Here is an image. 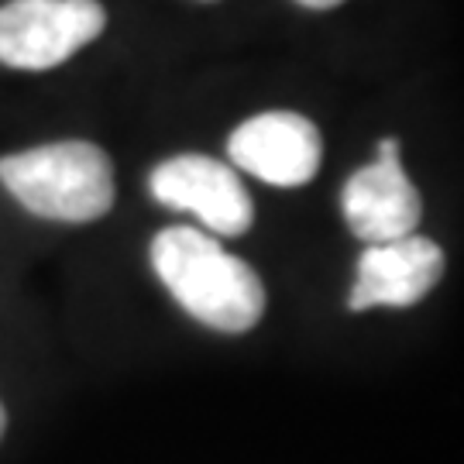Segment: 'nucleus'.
<instances>
[{"instance_id": "1", "label": "nucleus", "mask_w": 464, "mask_h": 464, "mask_svg": "<svg viewBox=\"0 0 464 464\" xmlns=\"http://www.w3.org/2000/svg\"><path fill=\"white\" fill-rule=\"evenodd\" d=\"M151 266L186 314L214 331L245 334L266 314L258 272L197 227H166L151 241Z\"/></svg>"}, {"instance_id": "2", "label": "nucleus", "mask_w": 464, "mask_h": 464, "mask_svg": "<svg viewBox=\"0 0 464 464\" xmlns=\"http://www.w3.org/2000/svg\"><path fill=\"white\" fill-rule=\"evenodd\" d=\"M0 183L24 210L63 224L97 220L114 203L111 159L90 141H55L7 155L0 159Z\"/></svg>"}, {"instance_id": "3", "label": "nucleus", "mask_w": 464, "mask_h": 464, "mask_svg": "<svg viewBox=\"0 0 464 464\" xmlns=\"http://www.w3.org/2000/svg\"><path fill=\"white\" fill-rule=\"evenodd\" d=\"M103 24L100 0H11L0 7V63L52 69L90 45Z\"/></svg>"}, {"instance_id": "4", "label": "nucleus", "mask_w": 464, "mask_h": 464, "mask_svg": "<svg viewBox=\"0 0 464 464\" xmlns=\"http://www.w3.org/2000/svg\"><path fill=\"white\" fill-rule=\"evenodd\" d=\"M341 207L351 234L368 245H385L413 234L423 217V199L399 162L396 138H382L379 159L351 176Z\"/></svg>"}, {"instance_id": "5", "label": "nucleus", "mask_w": 464, "mask_h": 464, "mask_svg": "<svg viewBox=\"0 0 464 464\" xmlns=\"http://www.w3.org/2000/svg\"><path fill=\"white\" fill-rule=\"evenodd\" d=\"M151 193L166 207L193 210L217 234H245L251 227V197L231 166L207 155H176L151 172Z\"/></svg>"}, {"instance_id": "6", "label": "nucleus", "mask_w": 464, "mask_h": 464, "mask_svg": "<svg viewBox=\"0 0 464 464\" xmlns=\"http://www.w3.org/2000/svg\"><path fill=\"white\" fill-rule=\"evenodd\" d=\"M231 162L272 186H303L320 169V131L303 114L268 111L245 121L227 141Z\"/></svg>"}, {"instance_id": "7", "label": "nucleus", "mask_w": 464, "mask_h": 464, "mask_svg": "<svg viewBox=\"0 0 464 464\" xmlns=\"http://www.w3.org/2000/svg\"><path fill=\"white\" fill-rule=\"evenodd\" d=\"M444 276V251L430 237L406 234L399 241L368 245L358 262V279L351 285L348 306L354 314L372 306H413Z\"/></svg>"}, {"instance_id": "8", "label": "nucleus", "mask_w": 464, "mask_h": 464, "mask_svg": "<svg viewBox=\"0 0 464 464\" xmlns=\"http://www.w3.org/2000/svg\"><path fill=\"white\" fill-rule=\"evenodd\" d=\"M303 7H310V11H327V7H337L341 0H296Z\"/></svg>"}, {"instance_id": "9", "label": "nucleus", "mask_w": 464, "mask_h": 464, "mask_svg": "<svg viewBox=\"0 0 464 464\" xmlns=\"http://www.w3.org/2000/svg\"><path fill=\"white\" fill-rule=\"evenodd\" d=\"M0 433H4V410H0Z\"/></svg>"}, {"instance_id": "10", "label": "nucleus", "mask_w": 464, "mask_h": 464, "mask_svg": "<svg viewBox=\"0 0 464 464\" xmlns=\"http://www.w3.org/2000/svg\"><path fill=\"white\" fill-rule=\"evenodd\" d=\"M203 4H214V0H203Z\"/></svg>"}]
</instances>
